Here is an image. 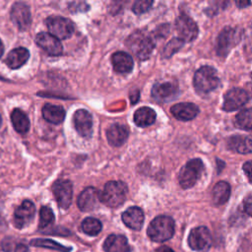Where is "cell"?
Listing matches in <instances>:
<instances>
[{
  "mask_svg": "<svg viewBox=\"0 0 252 252\" xmlns=\"http://www.w3.org/2000/svg\"><path fill=\"white\" fill-rule=\"evenodd\" d=\"M156 112L151 107H141L134 113V122L140 127L152 125L156 121Z\"/></svg>",
  "mask_w": 252,
  "mask_h": 252,
  "instance_id": "obj_27",
  "label": "cell"
},
{
  "mask_svg": "<svg viewBox=\"0 0 252 252\" xmlns=\"http://www.w3.org/2000/svg\"><path fill=\"white\" fill-rule=\"evenodd\" d=\"M105 252H130L131 247L128 240L121 234H110L103 243Z\"/></svg>",
  "mask_w": 252,
  "mask_h": 252,
  "instance_id": "obj_20",
  "label": "cell"
},
{
  "mask_svg": "<svg viewBox=\"0 0 252 252\" xmlns=\"http://www.w3.org/2000/svg\"><path fill=\"white\" fill-rule=\"evenodd\" d=\"M220 84L217 71L211 66H202L199 68L193 78V85L196 92L200 94H206L217 89Z\"/></svg>",
  "mask_w": 252,
  "mask_h": 252,
  "instance_id": "obj_2",
  "label": "cell"
},
{
  "mask_svg": "<svg viewBox=\"0 0 252 252\" xmlns=\"http://www.w3.org/2000/svg\"><path fill=\"white\" fill-rule=\"evenodd\" d=\"M31 245L36 246V247L52 249V250H56V251H60V252H70L71 251L70 247H66V246H64L54 240H51V239H42V238L32 239L31 241Z\"/></svg>",
  "mask_w": 252,
  "mask_h": 252,
  "instance_id": "obj_30",
  "label": "cell"
},
{
  "mask_svg": "<svg viewBox=\"0 0 252 252\" xmlns=\"http://www.w3.org/2000/svg\"><path fill=\"white\" fill-rule=\"evenodd\" d=\"M235 124L242 130L252 131V108L239 111L235 116Z\"/></svg>",
  "mask_w": 252,
  "mask_h": 252,
  "instance_id": "obj_29",
  "label": "cell"
},
{
  "mask_svg": "<svg viewBox=\"0 0 252 252\" xmlns=\"http://www.w3.org/2000/svg\"><path fill=\"white\" fill-rule=\"evenodd\" d=\"M52 192L54 197L62 209H68L72 202L73 186L69 180L59 179L52 185Z\"/></svg>",
  "mask_w": 252,
  "mask_h": 252,
  "instance_id": "obj_10",
  "label": "cell"
},
{
  "mask_svg": "<svg viewBox=\"0 0 252 252\" xmlns=\"http://www.w3.org/2000/svg\"><path fill=\"white\" fill-rule=\"evenodd\" d=\"M75 129L83 137H90L93 132L92 115L85 109H78L73 116Z\"/></svg>",
  "mask_w": 252,
  "mask_h": 252,
  "instance_id": "obj_15",
  "label": "cell"
},
{
  "mask_svg": "<svg viewBox=\"0 0 252 252\" xmlns=\"http://www.w3.org/2000/svg\"><path fill=\"white\" fill-rule=\"evenodd\" d=\"M127 195V186L120 181L107 182L100 192V202L110 208H116L124 203Z\"/></svg>",
  "mask_w": 252,
  "mask_h": 252,
  "instance_id": "obj_4",
  "label": "cell"
},
{
  "mask_svg": "<svg viewBox=\"0 0 252 252\" xmlns=\"http://www.w3.org/2000/svg\"><path fill=\"white\" fill-rule=\"evenodd\" d=\"M175 230L172 218L168 216H158L155 218L148 226V236L156 242H163L170 239Z\"/></svg>",
  "mask_w": 252,
  "mask_h": 252,
  "instance_id": "obj_1",
  "label": "cell"
},
{
  "mask_svg": "<svg viewBox=\"0 0 252 252\" xmlns=\"http://www.w3.org/2000/svg\"><path fill=\"white\" fill-rule=\"evenodd\" d=\"M29 50L25 47H18L13 49L6 57V64L11 69H18L23 66L29 59Z\"/></svg>",
  "mask_w": 252,
  "mask_h": 252,
  "instance_id": "obj_24",
  "label": "cell"
},
{
  "mask_svg": "<svg viewBox=\"0 0 252 252\" xmlns=\"http://www.w3.org/2000/svg\"><path fill=\"white\" fill-rule=\"evenodd\" d=\"M153 5V1H149V0H140V1H136L133 5V12L135 14H143L145 12H147L151 6Z\"/></svg>",
  "mask_w": 252,
  "mask_h": 252,
  "instance_id": "obj_34",
  "label": "cell"
},
{
  "mask_svg": "<svg viewBox=\"0 0 252 252\" xmlns=\"http://www.w3.org/2000/svg\"><path fill=\"white\" fill-rule=\"evenodd\" d=\"M46 27L49 33L58 39H66L70 37L74 32L73 23L69 19L59 16L47 18Z\"/></svg>",
  "mask_w": 252,
  "mask_h": 252,
  "instance_id": "obj_7",
  "label": "cell"
},
{
  "mask_svg": "<svg viewBox=\"0 0 252 252\" xmlns=\"http://www.w3.org/2000/svg\"><path fill=\"white\" fill-rule=\"evenodd\" d=\"M3 52H4V46H3V43L0 39V57L3 55Z\"/></svg>",
  "mask_w": 252,
  "mask_h": 252,
  "instance_id": "obj_40",
  "label": "cell"
},
{
  "mask_svg": "<svg viewBox=\"0 0 252 252\" xmlns=\"http://www.w3.org/2000/svg\"><path fill=\"white\" fill-rule=\"evenodd\" d=\"M249 95L246 91L240 88H233L227 91L223 96L222 109L225 111H233L242 107L247 103Z\"/></svg>",
  "mask_w": 252,
  "mask_h": 252,
  "instance_id": "obj_11",
  "label": "cell"
},
{
  "mask_svg": "<svg viewBox=\"0 0 252 252\" xmlns=\"http://www.w3.org/2000/svg\"><path fill=\"white\" fill-rule=\"evenodd\" d=\"M54 222V215L50 208L44 206L39 211V228H46Z\"/></svg>",
  "mask_w": 252,
  "mask_h": 252,
  "instance_id": "obj_32",
  "label": "cell"
},
{
  "mask_svg": "<svg viewBox=\"0 0 252 252\" xmlns=\"http://www.w3.org/2000/svg\"><path fill=\"white\" fill-rule=\"evenodd\" d=\"M242 168H243V171H244V173L246 174V176H247L249 182L252 183V160L246 161V162L243 164Z\"/></svg>",
  "mask_w": 252,
  "mask_h": 252,
  "instance_id": "obj_36",
  "label": "cell"
},
{
  "mask_svg": "<svg viewBox=\"0 0 252 252\" xmlns=\"http://www.w3.org/2000/svg\"><path fill=\"white\" fill-rule=\"evenodd\" d=\"M184 44V41L179 38V37H174L172 38L164 47L163 51H162V55L165 58H169L170 56H172L175 52H177Z\"/></svg>",
  "mask_w": 252,
  "mask_h": 252,
  "instance_id": "obj_33",
  "label": "cell"
},
{
  "mask_svg": "<svg viewBox=\"0 0 252 252\" xmlns=\"http://www.w3.org/2000/svg\"><path fill=\"white\" fill-rule=\"evenodd\" d=\"M11 121L15 130L20 134H26L30 129V120L27 114L19 108L14 109L11 113Z\"/></svg>",
  "mask_w": 252,
  "mask_h": 252,
  "instance_id": "obj_28",
  "label": "cell"
},
{
  "mask_svg": "<svg viewBox=\"0 0 252 252\" xmlns=\"http://www.w3.org/2000/svg\"><path fill=\"white\" fill-rule=\"evenodd\" d=\"M170 112L178 120L189 121L198 115L199 108L192 102H180L172 105Z\"/></svg>",
  "mask_w": 252,
  "mask_h": 252,
  "instance_id": "obj_18",
  "label": "cell"
},
{
  "mask_svg": "<svg viewBox=\"0 0 252 252\" xmlns=\"http://www.w3.org/2000/svg\"><path fill=\"white\" fill-rule=\"evenodd\" d=\"M212 235L206 226H198L193 228L188 236V244L195 251L205 252L212 246Z\"/></svg>",
  "mask_w": 252,
  "mask_h": 252,
  "instance_id": "obj_8",
  "label": "cell"
},
{
  "mask_svg": "<svg viewBox=\"0 0 252 252\" xmlns=\"http://www.w3.org/2000/svg\"><path fill=\"white\" fill-rule=\"evenodd\" d=\"M204 170V163L200 158H193L186 162L180 169L178 181L183 189L191 188L195 185Z\"/></svg>",
  "mask_w": 252,
  "mask_h": 252,
  "instance_id": "obj_5",
  "label": "cell"
},
{
  "mask_svg": "<svg viewBox=\"0 0 252 252\" xmlns=\"http://www.w3.org/2000/svg\"><path fill=\"white\" fill-rule=\"evenodd\" d=\"M11 19L19 30H27L31 24V12L29 6L23 2L15 3L11 8Z\"/></svg>",
  "mask_w": 252,
  "mask_h": 252,
  "instance_id": "obj_14",
  "label": "cell"
},
{
  "mask_svg": "<svg viewBox=\"0 0 252 252\" xmlns=\"http://www.w3.org/2000/svg\"><path fill=\"white\" fill-rule=\"evenodd\" d=\"M35 42L41 49L52 56H58L63 51L60 40L48 32L37 33L35 35Z\"/></svg>",
  "mask_w": 252,
  "mask_h": 252,
  "instance_id": "obj_13",
  "label": "cell"
},
{
  "mask_svg": "<svg viewBox=\"0 0 252 252\" xmlns=\"http://www.w3.org/2000/svg\"><path fill=\"white\" fill-rule=\"evenodd\" d=\"M175 28L179 38H181L184 42L193 41L198 35L197 24L184 13L180 14L176 19Z\"/></svg>",
  "mask_w": 252,
  "mask_h": 252,
  "instance_id": "obj_9",
  "label": "cell"
},
{
  "mask_svg": "<svg viewBox=\"0 0 252 252\" xmlns=\"http://www.w3.org/2000/svg\"><path fill=\"white\" fill-rule=\"evenodd\" d=\"M243 207L245 213L248 216L252 217V195H249L248 197L245 198V200L243 201Z\"/></svg>",
  "mask_w": 252,
  "mask_h": 252,
  "instance_id": "obj_35",
  "label": "cell"
},
{
  "mask_svg": "<svg viewBox=\"0 0 252 252\" xmlns=\"http://www.w3.org/2000/svg\"><path fill=\"white\" fill-rule=\"evenodd\" d=\"M178 88L173 82H162L154 85L152 89V96L158 101L163 102L176 96Z\"/></svg>",
  "mask_w": 252,
  "mask_h": 252,
  "instance_id": "obj_16",
  "label": "cell"
},
{
  "mask_svg": "<svg viewBox=\"0 0 252 252\" xmlns=\"http://www.w3.org/2000/svg\"><path fill=\"white\" fill-rule=\"evenodd\" d=\"M129 136L128 128L121 124H113L106 131L107 141L111 146L119 147L126 142Z\"/></svg>",
  "mask_w": 252,
  "mask_h": 252,
  "instance_id": "obj_21",
  "label": "cell"
},
{
  "mask_svg": "<svg viewBox=\"0 0 252 252\" xmlns=\"http://www.w3.org/2000/svg\"><path fill=\"white\" fill-rule=\"evenodd\" d=\"M35 213L34 205L30 200H25L15 210L14 213V224L18 228H23L29 225L33 220Z\"/></svg>",
  "mask_w": 252,
  "mask_h": 252,
  "instance_id": "obj_12",
  "label": "cell"
},
{
  "mask_svg": "<svg viewBox=\"0 0 252 252\" xmlns=\"http://www.w3.org/2000/svg\"><path fill=\"white\" fill-rule=\"evenodd\" d=\"M42 116L46 121L50 123L59 124L65 118V110L60 105L46 103L42 107Z\"/></svg>",
  "mask_w": 252,
  "mask_h": 252,
  "instance_id": "obj_25",
  "label": "cell"
},
{
  "mask_svg": "<svg viewBox=\"0 0 252 252\" xmlns=\"http://www.w3.org/2000/svg\"><path fill=\"white\" fill-rule=\"evenodd\" d=\"M100 201V192L94 187L86 188L78 197V207L81 211L89 212L96 208Z\"/></svg>",
  "mask_w": 252,
  "mask_h": 252,
  "instance_id": "obj_17",
  "label": "cell"
},
{
  "mask_svg": "<svg viewBox=\"0 0 252 252\" xmlns=\"http://www.w3.org/2000/svg\"><path fill=\"white\" fill-rule=\"evenodd\" d=\"M122 220L131 229L140 230L144 223V213L139 207H130L122 214Z\"/></svg>",
  "mask_w": 252,
  "mask_h": 252,
  "instance_id": "obj_19",
  "label": "cell"
},
{
  "mask_svg": "<svg viewBox=\"0 0 252 252\" xmlns=\"http://www.w3.org/2000/svg\"><path fill=\"white\" fill-rule=\"evenodd\" d=\"M0 124H1V117H0Z\"/></svg>",
  "mask_w": 252,
  "mask_h": 252,
  "instance_id": "obj_41",
  "label": "cell"
},
{
  "mask_svg": "<svg viewBox=\"0 0 252 252\" xmlns=\"http://www.w3.org/2000/svg\"><path fill=\"white\" fill-rule=\"evenodd\" d=\"M15 252H29V248L25 244H18L15 248Z\"/></svg>",
  "mask_w": 252,
  "mask_h": 252,
  "instance_id": "obj_37",
  "label": "cell"
},
{
  "mask_svg": "<svg viewBox=\"0 0 252 252\" xmlns=\"http://www.w3.org/2000/svg\"><path fill=\"white\" fill-rule=\"evenodd\" d=\"M156 252H174V251L168 246H160L156 250Z\"/></svg>",
  "mask_w": 252,
  "mask_h": 252,
  "instance_id": "obj_38",
  "label": "cell"
},
{
  "mask_svg": "<svg viewBox=\"0 0 252 252\" xmlns=\"http://www.w3.org/2000/svg\"><path fill=\"white\" fill-rule=\"evenodd\" d=\"M81 227H82V230L88 234V235H91V236H94V235H97L100 230H101V222L95 219V218H86L83 221H82V224H81Z\"/></svg>",
  "mask_w": 252,
  "mask_h": 252,
  "instance_id": "obj_31",
  "label": "cell"
},
{
  "mask_svg": "<svg viewBox=\"0 0 252 252\" xmlns=\"http://www.w3.org/2000/svg\"><path fill=\"white\" fill-rule=\"evenodd\" d=\"M251 78H252V73H251Z\"/></svg>",
  "mask_w": 252,
  "mask_h": 252,
  "instance_id": "obj_42",
  "label": "cell"
},
{
  "mask_svg": "<svg viewBox=\"0 0 252 252\" xmlns=\"http://www.w3.org/2000/svg\"><path fill=\"white\" fill-rule=\"evenodd\" d=\"M227 148L235 153L246 155L252 153V138L247 136H231L227 140Z\"/></svg>",
  "mask_w": 252,
  "mask_h": 252,
  "instance_id": "obj_22",
  "label": "cell"
},
{
  "mask_svg": "<svg viewBox=\"0 0 252 252\" xmlns=\"http://www.w3.org/2000/svg\"><path fill=\"white\" fill-rule=\"evenodd\" d=\"M240 40V32L235 28L225 27L220 32L217 39V53L220 57H225L232 47Z\"/></svg>",
  "mask_w": 252,
  "mask_h": 252,
  "instance_id": "obj_6",
  "label": "cell"
},
{
  "mask_svg": "<svg viewBox=\"0 0 252 252\" xmlns=\"http://www.w3.org/2000/svg\"><path fill=\"white\" fill-rule=\"evenodd\" d=\"M235 4H236L239 8H244V7L248 6V5H250L251 3H250L249 1H236Z\"/></svg>",
  "mask_w": 252,
  "mask_h": 252,
  "instance_id": "obj_39",
  "label": "cell"
},
{
  "mask_svg": "<svg viewBox=\"0 0 252 252\" xmlns=\"http://www.w3.org/2000/svg\"><path fill=\"white\" fill-rule=\"evenodd\" d=\"M128 48L140 60H146L150 57L155 48L154 39L143 32H135L126 40Z\"/></svg>",
  "mask_w": 252,
  "mask_h": 252,
  "instance_id": "obj_3",
  "label": "cell"
},
{
  "mask_svg": "<svg viewBox=\"0 0 252 252\" xmlns=\"http://www.w3.org/2000/svg\"><path fill=\"white\" fill-rule=\"evenodd\" d=\"M113 69L117 73H128L133 68V59L131 55L124 51H117L111 56Z\"/></svg>",
  "mask_w": 252,
  "mask_h": 252,
  "instance_id": "obj_23",
  "label": "cell"
},
{
  "mask_svg": "<svg viewBox=\"0 0 252 252\" xmlns=\"http://www.w3.org/2000/svg\"><path fill=\"white\" fill-rule=\"evenodd\" d=\"M230 196V185L225 181H219L213 188L212 199L216 206L223 205Z\"/></svg>",
  "mask_w": 252,
  "mask_h": 252,
  "instance_id": "obj_26",
  "label": "cell"
}]
</instances>
